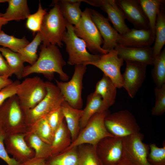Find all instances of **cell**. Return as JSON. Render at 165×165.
Masks as SVG:
<instances>
[{"instance_id":"d6986e66","label":"cell","mask_w":165,"mask_h":165,"mask_svg":"<svg viewBox=\"0 0 165 165\" xmlns=\"http://www.w3.org/2000/svg\"><path fill=\"white\" fill-rule=\"evenodd\" d=\"M118 56L125 61L135 62L153 65L154 57L152 47L139 48L125 47L117 43L115 48Z\"/></svg>"},{"instance_id":"2e32d148","label":"cell","mask_w":165,"mask_h":165,"mask_svg":"<svg viewBox=\"0 0 165 165\" xmlns=\"http://www.w3.org/2000/svg\"><path fill=\"white\" fill-rule=\"evenodd\" d=\"M125 19L138 29H150L148 18L138 0H115Z\"/></svg>"},{"instance_id":"ac0fdd59","label":"cell","mask_w":165,"mask_h":165,"mask_svg":"<svg viewBox=\"0 0 165 165\" xmlns=\"http://www.w3.org/2000/svg\"><path fill=\"white\" fill-rule=\"evenodd\" d=\"M155 39L150 29L132 28L124 35L119 34L117 42L118 44L125 47L139 48L151 46Z\"/></svg>"},{"instance_id":"8992f818","label":"cell","mask_w":165,"mask_h":165,"mask_svg":"<svg viewBox=\"0 0 165 165\" xmlns=\"http://www.w3.org/2000/svg\"><path fill=\"white\" fill-rule=\"evenodd\" d=\"M73 29L76 35L85 42L91 53L102 55L108 52L101 46L103 40L92 19L90 8H87L82 12L80 21L73 26Z\"/></svg>"},{"instance_id":"d4e9b609","label":"cell","mask_w":165,"mask_h":165,"mask_svg":"<svg viewBox=\"0 0 165 165\" xmlns=\"http://www.w3.org/2000/svg\"><path fill=\"white\" fill-rule=\"evenodd\" d=\"M72 143L71 134L64 119L54 133L51 145L52 156L64 151Z\"/></svg>"},{"instance_id":"8fae6325","label":"cell","mask_w":165,"mask_h":165,"mask_svg":"<svg viewBox=\"0 0 165 165\" xmlns=\"http://www.w3.org/2000/svg\"><path fill=\"white\" fill-rule=\"evenodd\" d=\"M144 134L140 132L123 138V156L135 165H151L148 160L149 145L144 143Z\"/></svg>"},{"instance_id":"ba28073f","label":"cell","mask_w":165,"mask_h":165,"mask_svg":"<svg viewBox=\"0 0 165 165\" xmlns=\"http://www.w3.org/2000/svg\"><path fill=\"white\" fill-rule=\"evenodd\" d=\"M47 93L45 82L36 76L26 78L20 82L16 95L21 108L24 111L37 105Z\"/></svg>"},{"instance_id":"c3c4849f","label":"cell","mask_w":165,"mask_h":165,"mask_svg":"<svg viewBox=\"0 0 165 165\" xmlns=\"http://www.w3.org/2000/svg\"><path fill=\"white\" fill-rule=\"evenodd\" d=\"M7 1V0H0V3L5 2Z\"/></svg>"},{"instance_id":"ffe728a7","label":"cell","mask_w":165,"mask_h":165,"mask_svg":"<svg viewBox=\"0 0 165 165\" xmlns=\"http://www.w3.org/2000/svg\"><path fill=\"white\" fill-rule=\"evenodd\" d=\"M100 7L107 13L108 20L119 34L123 35L130 30L126 24L123 13L115 0H101Z\"/></svg>"},{"instance_id":"83f0119b","label":"cell","mask_w":165,"mask_h":165,"mask_svg":"<svg viewBox=\"0 0 165 165\" xmlns=\"http://www.w3.org/2000/svg\"><path fill=\"white\" fill-rule=\"evenodd\" d=\"M24 139L28 145L35 152V156L46 160L52 156L51 145L44 142L31 132L27 131Z\"/></svg>"},{"instance_id":"9c48e42d","label":"cell","mask_w":165,"mask_h":165,"mask_svg":"<svg viewBox=\"0 0 165 165\" xmlns=\"http://www.w3.org/2000/svg\"><path fill=\"white\" fill-rule=\"evenodd\" d=\"M75 67L74 73L69 81H60L56 79L55 81L64 101L72 107L81 109L83 106L82 97L83 79L87 68L83 64H77Z\"/></svg>"},{"instance_id":"30bf717a","label":"cell","mask_w":165,"mask_h":165,"mask_svg":"<svg viewBox=\"0 0 165 165\" xmlns=\"http://www.w3.org/2000/svg\"><path fill=\"white\" fill-rule=\"evenodd\" d=\"M104 123L108 131L115 137L124 138L140 130L134 116L127 110L109 113L105 117Z\"/></svg>"},{"instance_id":"44dd1931","label":"cell","mask_w":165,"mask_h":165,"mask_svg":"<svg viewBox=\"0 0 165 165\" xmlns=\"http://www.w3.org/2000/svg\"><path fill=\"white\" fill-rule=\"evenodd\" d=\"M108 109L100 95L94 92L90 93L87 97L86 106L82 110L79 123L80 130L86 126L90 119L95 114Z\"/></svg>"},{"instance_id":"7402d4cb","label":"cell","mask_w":165,"mask_h":165,"mask_svg":"<svg viewBox=\"0 0 165 165\" xmlns=\"http://www.w3.org/2000/svg\"><path fill=\"white\" fill-rule=\"evenodd\" d=\"M61 107L67 126L71 134L72 142L76 138L81 130L79 123L82 110L72 107L64 101Z\"/></svg>"},{"instance_id":"52a82bcc","label":"cell","mask_w":165,"mask_h":165,"mask_svg":"<svg viewBox=\"0 0 165 165\" xmlns=\"http://www.w3.org/2000/svg\"><path fill=\"white\" fill-rule=\"evenodd\" d=\"M45 82L47 91L45 97L33 108L24 111L28 128L38 120L60 107L64 101L56 85L50 81Z\"/></svg>"},{"instance_id":"7c38bea8","label":"cell","mask_w":165,"mask_h":165,"mask_svg":"<svg viewBox=\"0 0 165 165\" xmlns=\"http://www.w3.org/2000/svg\"><path fill=\"white\" fill-rule=\"evenodd\" d=\"M123 61L119 57L117 51L113 49L101 55L98 60L89 63L87 65H92L99 68L104 74L110 78L117 88H120L123 85L120 68L123 65Z\"/></svg>"},{"instance_id":"7a4b0ae2","label":"cell","mask_w":165,"mask_h":165,"mask_svg":"<svg viewBox=\"0 0 165 165\" xmlns=\"http://www.w3.org/2000/svg\"><path fill=\"white\" fill-rule=\"evenodd\" d=\"M0 125L6 135L27 132L24 112L16 94L8 98L0 106Z\"/></svg>"},{"instance_id":"d590c367","label":"cell","mask_w":165,"mask_h":165,"mask_svg":"<svg viewBox=\"0 0 165 165\" xmlns=\"http://www.w3.org/2000/svg\"><path fill=\"white\" fill-rule=\"evenodd\" d=\"M29 43L25 37L19 38L8 35L2 31L0 32V45L14 52L17 53Z\"/></svg>"},{"instance_id":"74e56055","label":"cell","mask_w":165,"mask_h":165,"mask_svg":"<svg viewBox=\"0 0 165 165\" xmlns=\"http://www.w3.org/2000/svg\"><path fill=\"white\" fill-rule=\"evenodd\" d=\"M149 151L148 160L151 165H165V144L162 147H158L155 143L149 145Z\"/></svg>"},{"instance_id":"cb8c5ba5","label":"cell","mask_w":165,"mask_h":165,"mask_svg":"<svg viewBox=\"0 0 165 165\" xmlns=\"http://www.w3.org/2000/svg\"><path fill=\"white\" fill-rule=\"evenodd\" d=\"M81 0H61L57 3L61 13L65 20L74 26L80 21L82 12L80 6Z\"/></svg>"},{"instance_id":"7bdbcfd3","label":"cell","mask_w":165,"mask_h":165,"mask_svg":"<svg viewBox=\"0 0 165 165\" xmlns=\"http://www.w3.org/2000/svg\"><path fill=\"white\" fill-rule=\"evenodd\" d=\"M14 74L13 71L0 53V76L9 77Z\"/></svg>"},{"instance_id":"7dc6e473","label":"cell","mask_w":165,"mask_h":165,"mask_svg":"<svg viewBox=\"0 0 165 165\" xmlns=\"http://www.w3.org/2000/svg\"><path fill=\"white\" fill-rule=\"evenodd\" d=\"M3 13L0 12V32L2 31V26L7 24L8 21L3 16Z\"/></svg>"},{"instance_id":"836d02e7","label":"cell","mask_w":165,"mask_h":165,"mask_svg":"<svg viewBox=\"0 0 165 165\" xmlns=\"http://www.w3.org/2000/svg\"><path fill=\"white\" fill-rule=\"evenodd\" d=\"M0 52L6 59L18 79H21L24 67V62L18 53L4 47H0Z\"/></svg>"},{"instance_id":"4316f807","label":"cell","mask_w":165,"mask_h":165,"mask_svg":"<svg viewBox=\"0 0 165 165\" xmlns=\"http://www.w3.org/2000/svg\"><path fill=\"white\" fill-rule=\"evenodd\" d=\"M164 4L160 9L155 24V43L152 47L154 59L160 54L165 44V12Z\"/></svg>"},{"instance_id":"e575fe53","label":"cell","mask_w":165,"mask_h":165,"mask_svg":"<svg viewBox=\"0 0 165 165\" xmlns=\"http://www.w3.org/2000/svg\"><path fill=\"white\" fill-rule=\"evenodd\" d=\"M152 75L156 87L161 88L165 84V49L154 59Z\"/></svg>"},{"instance_id":"603a6c76","label":"cell","mask_w":165,"mask_h":165,"mask_svg":"<svg viewBox=\"0 0 165 165\" xmlns=\"http://www.w3.org/2000/svg\"><path fill=\"white\" fill-rule=\"evenodd\" d=\"M117 88L110 78L103 74L97 82L94 92L101 96L104 104L109 108L115 102Z\"/></svg>"},{"instance_id":"b9f144b4","label":"cell","mask_w":165,"mask_h":165,"mask_svg":"<svg viewBox=\"0 0 165 165\" xmlns=\"http://www.w3.org/2000/svg\"><path fill=\"white\" fill-rule=\"evenodd\" d=\"M5 136V134L3 132L0 133V158L7 165H19L20 163L13 158L10 157L6 151L4 143Z\"/></svg>"},{"instance_id":"5bb4252c","label":"cell","mask_w":165,"mask_h":165,"mask_svg":"<svg viewBox=\"0 0 165 165\" xmlns=\"http://www.w3.org/2000/svg\"><path fill=\"white\" fill-rule=\"evenodd\" d=\"M126 68L122 74L123 87L130 97L134 98L146 77L147 65L140 63L127 61Z\"/></svg>"},{"instance_id":"1f68e13d","label":"cell","mask_w":165,"mask_h":165,"mask_svg":"<svg viewBox=\"0 0 165 165\" xmlns=\"http://www.w3.org/2000/svg\"><path fill=\"white\" fill-rule=\"evenodd\" d=\"M27 131L33 133L47 144L51 145L52 142L54 133L45 117L35 122Z\"/></svg>"},{"instance_id":"60d3db41","label":"cell","mask_w":165,"mask_h":165,"mask_svg":"<svg viewBox=\"0 0 165 165\" xmlns=\"http://www.w3.org/2000/svg\"><path fill=\"white\" fill-rule=\"evenodd\" d=\"M20 82L15 80L0 90V106L8 98L16 94Z\"/></svg>"},{"instance_id":"e0dca14e","label":"cell","mask_w":165,"mask_h":165,"mask_svg":"<svg viewBox=\"0 0 165 165\" xmlns=\"http://www.w3.org/2000/svg\"><path fill=\"white\" fill-rule=\"evenodd\" d=\"M90 9L92 19L103 40L102 48L108 51L114 49L117 44L119 33L112 27L108 18L97 11Z\"/></svg>"},{"instance_id":"f1b7e54d","label":"cell","mask_w":165,"mask_h":165,"mask_svg":"<svg viewBox=\"0 0 165 165\" xmlns=\"http://www.w3.org/2000/svg\"><path fill=\"white\" fill-rule=\"evenodd\" d=\"M148 21L150 29L155 38V26L157 15L163 0H138Z\"/></svg>"},{"instance_id":"d6a6232c","label":"cell","mask_w":165,"mask_h":165,"mask_svg":"<svg viewBox=\"0 0 165 165\" xmlns=\"http://www.w3.org/2000/svg\"><path fill=\"white\" fill-rule=\"evenodd\" d=\"M41 42L40 35L38 32L30 43L18 52L24 63L28 62L30 65L35 63L38 58L37 50Z\"/></svg>"},{"instance_id":"681fc988","label":"cell","mask_w":165,"mask_h":165,"mask_svg":"<svg viewBox=\"0 0 165 165\" xmlns=\"http://www.w3.org/2000/svg\"><path fill=\"white\" fill-rule=\"evenodd\" d=\"M1 132H2V130L1 127L0 125V133Z\"/></svg>"},{"instance_id":"6da1fadb","label":"cell","mask_w":165,"mask_h":165,"mask_svg":"<svg viewBox=\"0 0 165 165\" xmlns=\"http://www.w3.org/2000/svg\"><path fill=\"white\" fill-rule=\"evenodd\" d=\"M40 50L39 56L35 63L24 67L22 77L32 73H39L51 80L54 73H56L62 81L66 82L69 80V76L63 69L66 62L57 46L51 44L45 46L42 44L40 46Z\"/></svg>"},{"instance_id":"9a60e30c","label":"cell","mask_w":165,"mask_h":165,"mask_svg":"<svg viewBox=\"0 0 165 165\" xmlns=\"http://www.w3.org/2000/svg\"><path fill=\"white\" fill-rule=\"evenodd\" d=\"M25 134L6 135L4 143L6 151L20 163L35 156L34 151L27 144Z\"/></svg>"},{"instance_id":"f35d334b","label":"cell","mask_w":165,"mask_h":165,"mask_svg":"<svg viewBox=\"0 0 165 165\" xmlns=\"http://www.w3.org/2000/svg\"><path fill=\"white\" fill-rule=\"evenodd\" d=\"M154 92L155 103L151 109V113L154 116H161L165 112V84L160 88L156 87Z\"/></svg>"},{"instance_id":"277c9868","label":"cell","mask_w":165,"mask_h":165,"mask_svg":"<svg viewBox=\"0 0 165 165\" xmlns=\"http://www.w3.org/2000/svg\"><path fill=\"white\" fill-rule=\"evenodd\" d=\"M109 113L108 109L93 116L86 126L80 130L75 140L64 151L83 144L95 146L102 139L114 136L108 131L105 124V119Z\"/></svg>"},{"instance_id":"8d00e7d4","label":"cell","mask_w":165,"mask_h":165,"mask_svg":"<svg viewBox=\"0 0 165 165\" xmlns=\"http://www.w3.org/2000/svg\"><path fill=\"white\" fill-rule=\"evenodd\" d=\"M46 13V9L42 7L39 2L37 11L33 14H30L27 18L26 23L27 28L34 33L39 32Z\"/></svg>"},{"instance_id":"4dcf8cb0","label":"cell","mask_w":165,"mask_h":165,"mask_svg":"<svg viewBox=\"0 0 165 165\" xmlns=\"http://www.w3.org/2000/svg\"><path fill=\"white\" fill-rule=\"evenodd\" d=\"M46 163L47 165H78L77 147L52 156Z\"/></svg>"},{"instance_id":"bcb514c9","label":"cell","mask_w":165,"mask_h":165,"mask_svg":"<svg viewBox=\"0 0 165 165\" xmlns=\"http://www.w3.org/2000/svg\"><path fill=\"white\" fill-rule=\"evenodd\" d=\"M114 165H135L128 159L123 156L122 159L116 164Z\"/></svg>"},{"instance_id":"4fadbf2b","label":"cell","mask_w":165,"mask_h":165,"mask_svg":"<svg viewBox=\"0 0 165 165\" xmlns=\"http://www.w3.org/2000/svg\"><path fill=\"white\" fill-rule=\"evenodd\" d=\"M96 149L104 165H114L123 157V138L115 136L105 138L97 144Z\"/></svg>"},{"instance_id":"f546056e","label":"cell","mask_w":165,"mask_h":165,"mask_svg":"<svg viewBox=\"0 0 165 165\" xmlns=\"http://www.w3.org/2000/svg\"><path fill=\"white\" fill-rule=\"evenodd\" d=\"M77 148L78 165H104L97 153L96 146L83 144Z\"/></svg>"},{"instance_id":"ab89813d","label":"cell","mask_w":165,"mask_h":165,"mask_svg":"<svg viewBox=\"0 0 165 165\" xmlns=\"http://www.w3.org/2000/svg\"><path fill=\"white\" fill-rule=\"evenodd\" d=\"M44 117L54 134L64 119L61 106L50 112Z\"/></svg>"},{"instance_id":"484cf974","label":"cell","mask_w":165,"mask_h":165,"mask_svg":"<svg viewBox=\"0 0 165 165\" xmlns=\"http://www.w3.org/2000/svg\"><path fill=\"white\" fill-rule=\"evenodd\" d=\"M8 6L3 13V17L9 21H19L27 19L30 14L26 0H7Z\"/></svg>"},{"instance_id":"ee69618b","label":"cell","mask_w":165,"mask_h":165,"mask_svg":"<svg viewBox=\"0 0 165 165\" xmlns=\"http://www.w3.org/2000/svg\"><path fill=\"white\" fill-rule=\"evenodd\" d=\"M19 165H47L46 160L43 158L34 156V157L20 163Z\"/></svg>"},{"instance_id":"5b68a950","label":"cell","mask_w":165,"mask_h":165,"mask_svg":"<svg viewBox=\"0 0 165 165\" xmlns=\"http://www.w3.org/2000/svg\"><path fill=\"white\" fill-rule=\"evenodd\" d=\"M66 29L62 41L65 44L66 51L68 55L67 62L68 64H83L86 66L88 63L99 59L101 55L93 54L88 51L85 42L76 35L73 26L67 21Z\"/></svg>"},{"instance_id":"3957f363","label":"cell","mask_w":165,"mask_h":165,"mask_svg":"<svg viewBox=\"0 0 165 165\" xmlns=\"http://www.w3.org/2000/svg\"><path fill=\"white\" fill-rule=\"evenodd\" d=\"M53 2V7L44 17L39 32L42 45L51 44L61 47L63 37L67 31V21L61 13L57 1Z\"/></svg>"},{"instance_id":"f6af8a7d","label":"cell","mask_w":165,"mask_h":165,"mask_svg":"<svg viewBox=\"0 0 165 165\" xmlns=\"http://www.w3.org/2000/svg\"><path fill=\"white\" fill-rule=\"evenodd\" d=\"M13 82V81L9 77L0 76V90L9 86Z\"/></svg>"}]
</instances>
